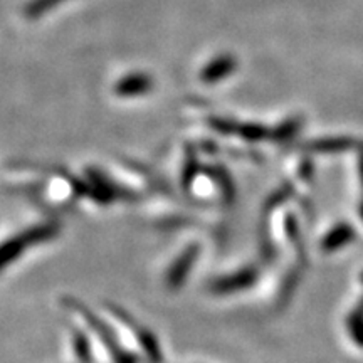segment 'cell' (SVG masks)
<instances>
[{"mask_svg":"<svg viewBox=\"0 0 363 363\" xmlns=\"http://www.w3.org/2000/svg\"><path fill=\"white\" fill-rule=\"evenodd\" d=\"M197 257H199L197 249L195 247H189L184 254H180L179 259H175L174 262H172L169 274H167V284L174 289L179 288L180 284H184L185 276H187L190 269H192L194 262Z\"/></svg>","mask_w":363,"mask_h":363,"instance_id":"obj_1","label":"cell"},{"mask_svg":"<svg viewBox=\"0 0 363 363\" xmlns=\"http://www.w3.org/2000/svg\"><path fill=\"white\" fill-rule=\"evenodd\" d=\"M254 278H256V271L252 267L242 269L240 272H235L233 276H224V278L217 279L212 283V291L214 293H227L234 291V289H244L249 284H252Z\"/></svg>","mask_w":363,"mask_h":363,"instance_id":"obj_2","label":"cell"}]
</instances>
